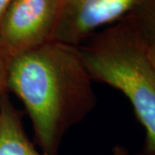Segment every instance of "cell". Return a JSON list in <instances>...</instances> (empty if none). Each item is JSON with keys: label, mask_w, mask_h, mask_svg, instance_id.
I'll return each mask as SVG.
<instances>
[{"label": "cell", "mask_w": 155, "mask_h": 155, "mask_svg": "<svg viewBox=\"0 0 155 155\" xmlns=\"http://www.w3.org/2000/svg\"><path fill=\"white\" fill-rule=\"evenodd\" d=\"M92 83L76 46L50 40L10 57L7 90L24 105L43 155H57L66 133L93 111Z\"/></svg>", "instance_id": "obj_1"}, {"label": "cell", "mask_w": 155, "mask_h": 155, "mask_svg": "<svg viewBox=\"0 0 155 155\" xmlns=\"http://www.w3.org/2000/svg\"><path fill=\"white\" fill-rule=\"evenodd\" d=\"M92 80L122 92L145 130V154H155V68L129 16L77 46Z\"/></svg>", "instance_id": "obj_2"}, {"label": "cell", "mask_w": 155, "mask_h": 155, "mask_svg": "<svg viewBox=\"0 0 155 155\" xmlns=\"http://www.w3.org/2000/svg\"><path fill=\"white\" fill-rule=\"evenodd\" d=\"M61 0H12L0 20V46L9 57L52 40Z\"/></svg>", "instance_id": "obj_3"}, {"label": "cell", "mask_w": 155, "mask_h": 155, "mask_svg": "<svg viewBox=\"0 0 155 155\" xmlns=\"http://www.w3.org/2000/svg\"><path fill=\"white\" fill-rule=\"evenodd\" d=\"M140 0H61L52 40L79 46L97 31L126 17Z\"/></svg>", "instance_id": "obj_4"}, {"label": "cell", "mask_w": 155, "mask_h": 155, "mask_svg": "<svg viewBox=\"0 0 155 155\" xmlns=\"http://www.w3.org/2000/svg\"><path fill=\"white\" fill-rule=\"evenodd\" d=\"M0 155H43L29 139L20 111L7 93L0 102Z\"/></svg>", "instance_id": "obj_5"}, {"label": "cell", "mask_w": 155, "mask_h": 155, "mask_svg": "<svg viewBox=\"0 0 155 155\" xmlns=\"http://www.w3.org/2000/svg\"><path fill=\"white\" fill-rule=\"evenodd\" d=\"M128 16L147 47L155 48V0H140Z\"/></svg>", "instance_id": "obj_6"}, {"label": "cell", "mask_w": 155, "mask_h": 155, "mask_svg": "<svg viewBox=\"0 0 155 155\" xmlns=\"http://www.w3.org/2000/svg\"><path fill=\"white\" fill-rule=\"evenodd\" d=\"M10 57L5 53L0 46V102L3 96L7 93V74Z\"/></svg>", "instance_id": "obj_7"}, {"label": "cell", "mask_w": 155, "mask_h": 155, "mask_svg": "<svg viewBox=\"0 0 155 155\" xmlns=\"http://www.w3.org/2000/svg\"><path fill=\"white\" fill-rule=\"evenodd\" d=\"M109 155H129L128 150L122 145H116L113 149H112L111 153Z\"/></svg>", "instance_id": "obj_8"}, {"label": "cell", "mask_w": 155, "mask_h": 155, "mask_svg": "<svg viewBox=\"0 0 155 155\" xmlns=\"http://www.w3.org/2000/svg\"><path fill=\"white\" fill-rule=\"evenodd\" d=\"M12 0H0V20H1L3 13L5 12L6 8H7V6L9 5V3Z\"/></svg>", "instance_id": "obj_9"}, {"label": "cell", "mask_w": 155, "mask_h": 155, "mask_svg": "<svg viewBox=\"0 0 155 155\" xmlns=\"http://www.w3.org/2000/svg\"><path fill=\"white\" fill-rule=\"evenodd\" d=\"M147 54L148 57H149L150 62L152 63L153 67L155 68V48L154 47H150L147 49Z\"/></svg>", "instance_id": "obj_10"}, {"label": "cell", "mask_w": 155, "mask_h": 155, "mask_svg": "<svg viewBox=\"0 0 155 155\" xmlns=\"http://www.w3.org/2000/svg\"><path fill=\"white\" fill-rule=\"evenodd\" d=\"M136 155H155V154H145V153H139V154H136Z\"/></svg>", "instance_id": "obj_11"}]
</instances>
